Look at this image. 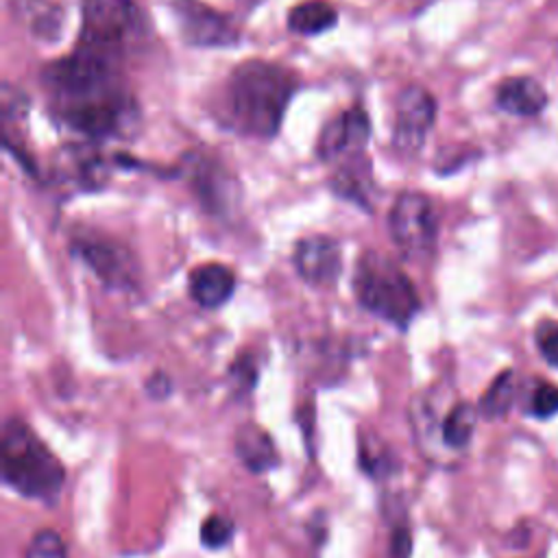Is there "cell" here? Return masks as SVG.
Masks as SVG:
<instances>
[{
    "instance_id": "obj_1",
    "label": "cell",
    "mask_w": 558,
    "mask_h": 558,
    "mask_svg": "<svg viewBox=\"0 0 558 558\" xmlns=\"http://www.w3.org/2000/svg\"><path fill=\"white\" fill-rule=\"evenodd\" d=\"M296 92V76L281 63L251 59L240 63L225 87L231 129L253 137H272Z\"/></svg>"
},
{
    "instance_id": "obj_2",
    "label": "cell",
    "mask_w": 558,
    "mask_h": 558,
    "mask_svg": "<svg viewBox=\"0 0 558 558\" xmlns=\"http://www.w3.org/2000/svg\"><path fill=\"white\" fill-rule=\"evenodd\" d=\"M0 471L7 486L46 506L59 499L65 484L61 460L20 416H9L2 423Z\"/></svg>"
},
{
    "instance_id": "obj_3",
    "label": "cell",
    "mask_w": 558,
    "mask_h": 558,
    "mask_svg": "<svg viewBox=\"0 0 558 558\" xmlns=\"http://www.w3.org/2000/svg\"><path fill=\"white\" fill-rule=\"evenodd\" d=\"M353 290L366 312L397 329H408L421 310L410 277L390 257L375 251L360 255L353 272Z\"/></svg>"
},
{
    "instance_id": "obj_4",
    "label": "cell",
    "mask_w": 558,
    "mask_h": 558,
    "mask_svg": "<svg viewBox=\"0 0 558 558\" xmlns=\"http://www.w3.org/2000/svg\"><path fill=\"white\" fill-rule=\"evenodd\" d=\"M81 15L78 46L116 61L135 46L146 31L144 13L133 0H83Z\"/></svg>"
},
{
    "instance_id": "obj_5",
    "label": "cell",
    "mask_w": 558,
    "mask_h": 558,
    "mask_svg": "<svg viewBox=\"0 0 558 558\" xmlns=\"http://www.w3.org/2000/svg\"><path fill=\"white\" fill-rule=\"evenodd\" d=\"M57 116L72 131L92 140H105L120 137L135 120L137 109L122 87H113L76 100L57 102Z\"/></svg>"
},
{
    "instance_id": "obj_6",
    "label": "cell",
    "mask_w": 558,
    "mask_h": 558,
    "mask_svg": "<svg viewBox=\"0 0 558 558\" xmlns=\"http://www.w3.org/2000/svg\"><path fill=\"white\" fill-rule=\"evenodd\" d=\"M388 231L403 255H427L434 248L438 233L432 201L414 190L401 192L388 211Z\"/></svg>"
},
{
    "instance_id": "obj_7",
    "label": "cell",
    "mask_w": 558,
    "mask_h": 558,
    "mask_svg": "<svg viewBox=\"0 0 558 558\" xmlns=\"http://www.w3.org/2000/svg\"><path fill=\"white\" fill-rule=\"evenodd\" d=\"M436 120V100L421 85H408L399 98L395 109L392 124V142L401 153H416L425 144Z\"/></svg>"
},
{
    "instance_id": "obj_8",
    "label": "cell",
    "mask_w": 558,
    "mask_h": 558,
    "mask_svg": "<svg viewBox=\"0 0 558 558\" xmlns=\"http://www.w3.org/2000/svg\"><path fill=\"white\" fill-rule=\"evenodd\" d=\"M74 255H78L92 272L113 290H129L137 286L140 268L131 251L113 240L83 238L74 242Z\"/></svg>"
},
{
    "instance_id": "obj_9",
    "label": "cell",
    "mask_w": 558,
    "mask_h": 558,
    "mask_svg": "<svg viewBox=\"0 0 558 558\" xmlns=\"http://www.w3.org/2000/svg\"><path fill=\"white\" fill-rule=\"evenodd\" d=\"M371 137V120L368 113L355 105L336 118H331L316 142V155L323 161L347 159L351 155L364 153Z\"/></svg>"
},
{
    "instance_id": "obj_10",
    "label": "cell",
    "mask_w": 558,
    "mask_h": 558,
    "mask_svg": "<svg viewBox=\"0 0 558 558\" xmlns=\"http://www.w3.org/2000/svg\"><path fill=\"white\" fill-rule=\"evenodd\" d=\"M174 11L181 35L192 46H233L240 37L227 15L198 0H177Z\"/></svg>"
},
{
    "instance_id": "obj_11",
    "label": "cell",
    "mask_w": 558,
    "mask_h": 558,
    "mask_svg": "<svg viewBox=\"0 0 558 558\" xmlns=\"http://www.w3.org/2000/svg\"><path fill=\"white\" fill-rule=\"evenodd\" d=\"M294 268L303 281L310 286H331L342 270V253L333 238L307 235L301 238L292 253Z\"/></svg>"
},
{
    "instance_id": "obj_12",
    "label": "cell",
    "mask_w": 558,
    "mask_h": 558,
    "mask_svg": "<svg viewBox=\"0 0 558 558\" xmlns=\"http://www.w3.org/2000/svg\"><path fill=\"white\" fill-rule=\"evenodd\" d=\"M235 290V275L229 266L209 262L196 266L187 277V292L192 301L205 310L225 305Z\"/></svg>"
},
{
    "instance_id": "obj_13",
    "label": "cell",
    "mask_w": 558,
    "mask_h": 558,
    "mask_svg": "<svg viewBox=\"0 0 558 558\" xmlns=\"http://www.w3.org/2000/svg\"><path fill=\"white\" fill-rule=\"evenodd\" d=\"M545 87L532 76H508L497 85L495 105L519 118H534L547 107Z\"/></svg>"
},
{
    "instance_id": "obj_14",
    "label": "cell",
    "mask_w": 558,
    "mask_h": 558,
    "mask_svg": "<svg viewBox=\"0 0 558 558\" xmlns=\"http://www.w3.org/2000/svg\"><path fill=\"white\" fill-rule=\"evenodd\" d=\"M235 456L251 473H266L279 464L270 434L257 423H244L235 432Z\"/></svg>"
},
{
    "instance_id": "obj_15",
    "label": "cell",
    "mask_w": 558,
    "mask_h": 558,
    "mask_svg": "<svg viewBox=\"0 0 558 558\" xmlns=\"http://www.w3.org/2000/svg\"><path fill=\"white\" fill-rule=\"evenodd\" d=\"M331 190L342 198H349L353 203H360L362 207H368V198L373 190V172H371L368 157L360 153L342 159L331 177Z\"/></svg>"
},
{
    "instance_id": "obj_16",
    "label": "cell",
    "mask_w": 558,
    "mask_h": 558,
    "mask_svg": "<svg viewBox=\"0 0 558 558\" xmlns=\"http://www.w3.org/2000/svg\"><path fill=\"white\" fill-rule=\"evenodd\" d=\"M338 22V9L327 0H305L290 9L288 28L296 35H320L333 28Z\"/></svg>"
},
{
    "instance_id": "obj_17",
    "label": "cell",
    "mask_w": 558,
    "mask_h": 558,
    "mask_svg": "<svg viewBox=\"0 0 558 558\" xmlns=\"http://www.w3.org/2000/svg\"><path fill=\"white\" fill-rule=\"evenodd\" d=\"M194 185H196V192L198 196L207 203V207L211 211H218V209H225L231 201L229 196V190L235 187L233 181L229 179L227 172H222L216 163L211 161H203L198 163L196 168V177H194Z\"/></svg>"
},
{
    "instance_id": "obj_18",
    "label": "cell",
    "mask_w": 558,
    "mask_h": 558,
    "mask_svg": "<svg viewBox=\"0 0 558 558\" xmlns=\"http://www.w3.org/2000/svg\"><path fill=\"white\" fill-rule=\"evenodd\" d=\"M480 410L466 401H458L440 423V438L449 449H464L473 436Z\"/></svg>"
},
{
    "instance_id": "obj_19",
    "label": "cell",
    "mask_w": 558,
    "mask_h": 558,
    "mask_svg": "<svg viewBox=\"0 0 558 558\" xmlns=\"http://www.w3.org/2000/svg\"><path fill=\"white\" fill-rule=\"evenodd\" d=\"M514 392H517V379H514V373L512 371H504L499 373L493 384L486 388V392L482 395L480 403H477V410L484 418H499L504 416L512 401H514Z\"/></svg>"
},
{
    "instance_id": "obj_20",
    "label": "cell",
    "mask_w": 558,
    "mask_h": 558,
    "mask_svg": "<svg viewBox=\"0 0 558 558\" xmlns=\"http://www.w3.org/2000/svg\"><path fill=\"white\" fill-rule=\"evenodd\" d=\"M26 13L31 15L28 24L35 35L57 37V33L61 28V11L54 4L44 2V0H31V4L26 7Z\"/></svg>"
},
{
    "instance_id": "obj_21",
    "label": "cell",
    "mask_w": 558,
    "mask_h": 558,
    "mask_svg": "<svg viewBox=\"0 0 558 558\" xmlns=\"http://www.w3.org/2000/svg\"><path fill=\"white\" fill-rule=\"evenodd\" d=\"M235 534V525L229 517L225 514H209L205 517V521L201 523V543L207 547V549H222L231 543Z\"/></svg>"
},
{
    "instance_id": "obj_22",
    "label": "cell",
    "mask_w": 558,
    "mask_h": 558,
    "mask_svg": "<svg viewBox=\"0 0 558 558\" xmlns=\"http://www.w3.org/2000/svg\"><path fill=\"white\" fill-rule=\"evenodd\" d=\"M24 558H68L65 543L54 530H39L31 538Z\"/></svg>"
},
{
    "instance_id": "obj_23",
    "label": "cell",
    "mask_w": 558,
    "mask_h": 558,
    "mask_svg": "<svg viewBox=\"0 0 558 558\" xmlns=\"http://www.w3.org/2000/svg\"><path fill=\"white\" fill-rule=\"evenodd\" d=\"M534 342L547 364L558 368V323L541 320L534 329Z\"/></svg>"
},
{
    "instance_id": "obj_24",
    "label": "cell",
    "mask_w": 558,
    "mask_h": 558,
    "mask_svg": "<svg viewBox=\"0 0 558 558\" xmlns=\"http://www.w3.org/2000/svg\"><path fill=\"white\" fill-rule=\"evenodd\" d=\"M530 410L538 418H549V416L558 414V386H554V384H538L534 395H532Z\"/></svg>"
},
{
    "instance_id": "obj_25",
    "label": "cell",
    "mask_w": 558,
    "mask_h": 558,
    "mask_svg": "<svg viewBox=\"0 0 558 558\" xmlns=\"http://www.w3.org/2000/svg\"><path fill=\"white\" fill-rule=\"evenodd\" d=\"M229 375H231L233 384H235L240 390H251V388L255 386V381H257V366H255V360H253L248 353L240 355V357L231 364Z\"/></svg>"
},
{
    "instance_id": "obj_26",
    "label": "cell",
    "mask_w": 558,
    "mask_h": 558,
    "mask_svg": "<svg viewBox=\"0 0 558 558\" xmlns=\"http://www.w3.org/2000/svg\"><path fill=\"white\" fill-rule=\"evenodd\" d=\"M390 551L395 558H410L412 554V534L405 525H399L392 532V541H390Z\"/></svg>"
},
{
    "instance_id": "obj_27",
    "label": "cell",
    "mask_w": 558,
    "mask_h": 558,
    "mask_svg": "<svg viewBox=\"0 0 558 558\" xmlns=\"http://www.w3.org/2000/svg\"><path fill=\"white\" fill-rule=\"evenodd\" d=\"M146 392L153 397V399H166L170 392H172V381L166 373L157 371L153 373L148 379H146Z\"/></svg>"
}]
</instances>
